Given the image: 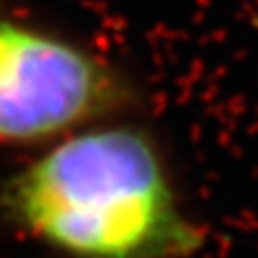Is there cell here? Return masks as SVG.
Segmentation results:
<instances>
[{
    "label": "cell",
    "instance_id": "1",
    "mask_svg": "<svg viewBox=\"0 0 258 258\" xmlns=\"http://www.w3.org/2000/svg\"><path fill=\"white\" fill-rule=\"evenodd\" d=\"M0 209L67 258H189L205 245L149 132L97 125L56 140L7 179Z\"/></svg>",
    "mask_w": 258,
    "mask_h": 258
},
{
    "label": "cell",
    "instance_id": "2",
    "mask_svg": "<svg viewBox=\"0 0 258 258\" xmlns=\"http://www.w3.org/2000/svg\"><path fill=\"white\" fill-rule=\"evenodd\" d=\"M129 101L132 88L116 67L0 13V144L56 142Z\"/></svg>",
    "mask_w": 258,
    "mask_h": 258
}]
</instances>
